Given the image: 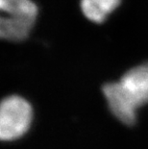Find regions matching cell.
Returning a JSON list of instances; mask_svg holds the SVG:
<instances>
[{
	"label": "cell",
	"instance_id": "cell-3",
	"mask_svg": "<svg viewBox=\"0 0 148 149\" xmlns=\"http://www.w3.org/2000/svg\"><path fill=\"white\" fill-rule=\"evenodd\" d=\"M33 119V110L24 98L12 95L0 102V141H11L26 134Z\"/></svg>",
	"mask_w": 148,
	"mask_h": 149
},
{
	"label": "cell",
	"instance_id": "cell-4",
	"mask_svg": "<svg viewBox=\"0 0 148 149\" xmlns=\"http://www.w3.org/2000/svg\"><path fill=\"white\" fill-rule=\"evenodd\" d=\"M120 1L121 0H81V9L88 19L95 23H101L118 7Z\"/></svg>",
	"mask_w": 148,
	"mask_h": 149
},
{
	"label": "cell",
	"instance_id": "cell-1",
	"mask_svg": "<svg viewBox=\"0 0 148 149\" xmlns=\"http://www.w3.org/2000/svg\"><path fill=\"white\" fill-rule=\"evenodd\" d=\"M103 94L113 115L124 124L133 125L138 110L148 104V63L131 68L118 82L106 84Z\"/></svg>",
	"mask_w": 148,
	"mask_h": 149
},
{
	"label": "cell",
	"instance_id": "cell-2",
	"mask_svg": "<svg viewBox=\"0 0 148 149\" xmlns=\"http://www.w3.org/2000/svg\"><path fill=\"white\" fill-rule=\"evenodd\" d=\"M37 15L38 8L32 0H0V40H25Z\"/></svg>",
	"mask_w": 148,
	"mask_h": 149
}]
</instances>
